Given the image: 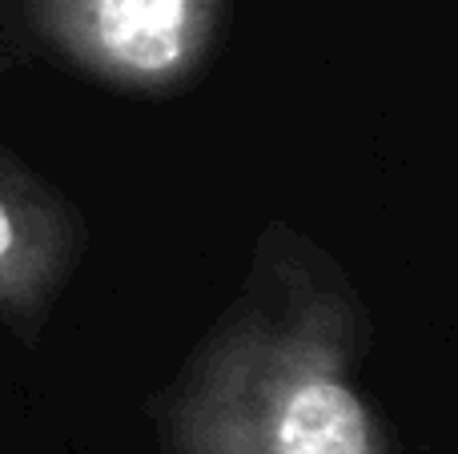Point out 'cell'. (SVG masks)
Listing matches in <instances>:
<instances>
[{
	"mask_svg": "<svg viewBox=\"0 0 458 454\" xmlns=\"http://www.w3.org/2000/svg\"><path fill=\"white\" fill-rule=\"evenodd\" d=\"M366 314L322 254L261 238L242 298L165 394L174 454H390L358 386Z\"/></svg>",
	"mask_w": 458,
	"mask_h": 454,
	"instance_id": "obj_1",
	"label": "cell"
},
{
	"mask_svg": "<svg viewBox=\"0 0 458 454\" xmlns=\"http://www.w3.org/2000/svg\"><path fill=\"white\" fill-rule=\"evenodd\" d=\"M81 254V209L24 161L0 149V318L32 338L45 326Z\"/></svg>",
	"mask_w": 458,
	"mask_h": 454,
	"instance_id": "obj_3",
	"label": "cell"
},
{
	"mask_svg": "<svg viewBox=\"0 0 458 454\" xmlns=\"http://www.w3.org/2000/svg\"><path fill=\"white\" fill-rule=\"evenodd\" d=\"M48 48L89 77L161 93L206 64L225 0H21Z\"/></svg>",
	"mask_w": 458,
	"mask_h": 454,
	"instance_id": "obj_2",
	"label": "cell"
}]
</instances>
